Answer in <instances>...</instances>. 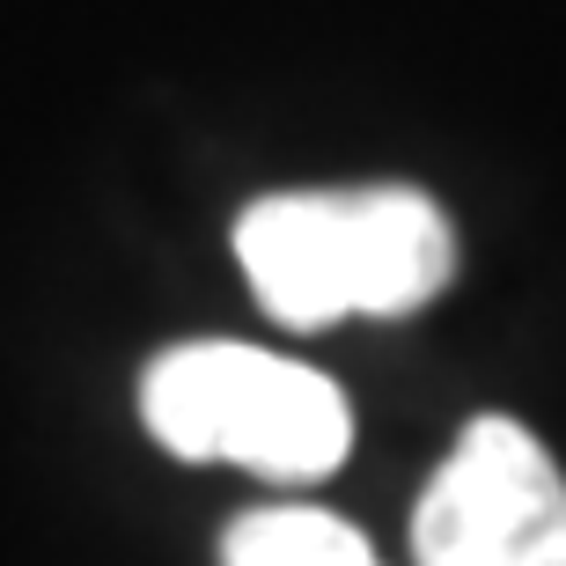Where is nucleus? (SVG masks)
<instances>
[{"instance_id":"7ed1b4c3","label":"nucleus","mask_w":566,"mask_h":566,"mask_svg":"<svg viewBox=\"0 0 566 566\" xmlns=\"http://www.w3.org/2000/svg\"><path fill=\"white\" fill-rule=\"evenodd\" d=\"M420 566H566V471L507 412H479L412 501Z\"/></svg>"},{"instance_id":"f03ea898","label":"nucleus","mask_w":566,"mask_h":566,"mask_svg":"<svg viewBox=\"0 0 566 566\" xmlns=\"http://www.w3.org/2000/svg\"><path fill=\"white\" fill-rule=\"evenodd\" d=\"M140 427L185 463H235L280 485L332 479L354 449V405L324 368L235 338H191L147 360Z\"/></svg>"},{"instance_id":"f257e3e1","label":"nucleus","mask_w":566,"mask_h":566,"mask_svg":"<svg viewBox=\"0 0 566 566\" xmlns=\"http://www.w3.org/2000/svg\"><path fill=\"white\" fill-rule=\"evenodd\" d=\"M235 265L287 332L412 316L457 273V229L420 185L265 191L235 213Z\"/></svg>"},{"instance_id":"20e7f679","label":"nucleus","mask_w":566,"mask_h":566,"mask_svg":"<svg viewBox=\"0 0 566 566\" xmlns=\"http://www.w3.org/2000/svg\"><path fill=\"white\" fill-rule=\"evenodd\" d=\"M221 566H382L376 545L332 507H251L221 537Z\"/></svg>"}]
</instances>
